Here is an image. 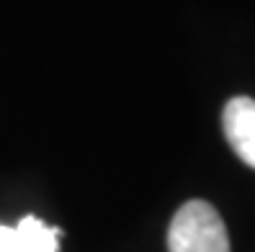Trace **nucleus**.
<instances>
[{"label": "nucleus", "mask_w": 255, "mask_h": 252, "mask_svg": "<svg viewBox=\"0 0 255 252\" xmlns=\"http://www.w3.org/2000/svg\"><path fill=\"white\" fill-rule=\"evenodd\" d=\"M168 252H230L227 227L206 201H186L168 229Z\"/></svg>", "instance_id": "f257e3e1"}, {"label": "nucleus", "mask_w": 255, "mask_h": 252, "mask_svg": "<svg viewBox=\"0 0 255 252\" xmlns=\"http://www.w3.org/2000/svg\"><path fill=\"white\" fill-rule=\"evenodd\" d=\"M222 126L235 155L255 170V100L248 95L232 98L224 106Z\"/></svg>", "instance_id": "f03ea898"}, {"label": "nucleus", "mask_w": 255, "mask_h": 252, "mask_svg": "<svg viewBox=\"0 0 255 252\" xmlns=\"http://www.w3.org/2000/svg\"><path fill=\"white\" fill-rule=\"evenodd\" d=\"M59 234L36 216H23L16 227L0 224V252H59Z\"/></svg>", "instance_id": "7ed1b4c3"}]
</instances>
